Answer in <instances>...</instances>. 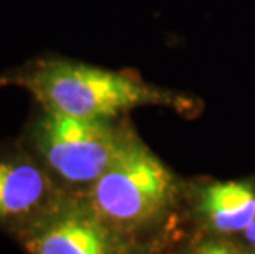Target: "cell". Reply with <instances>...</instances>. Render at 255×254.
Instances as JSON below:
<instances>
[{"label": "cell", "instance_id": "1", "mask_svg": "<svg viewBox=\"0 0 255 254\" xmlns=\"http://www.w3.org/2000/svg\"><path fill=\"white\" fill-rule=\"evenodd\" d=\"M2 88H20L46 109L96 121H117L146 106L180 114H193L201 106L193 96L148 83L133 69H111L55 53L0 71Z\"/></svg>", "mask_w": 255, "mask_h": 254}, {"label": "cell", "instance_id": "2", "mask_svg": "<svg viewBox=\"0 0 255 254\" xmlns=\"http://www.w3.org/2000/svg\"><path fill=\"white\" fill-rule=\"evenodd\" d=\"M132 131L127 117L83 119L33 102L18 139L63 192L86 195L109 169Z\"/></svg>", "mask_w": 255, "mask_h": 254}, {"label": "cell", "instance_id": "3", "mask_svg": "<svg viewBox=\"0 0 255 254\" xmlns=\"http://www.w3.org/2000/svg\"><path fill=\"white\" fill-rule=\"evenodd\" d=\"M175 174L135 132L86 193L96 213L126 238L166 213L176 202Z\"/></svg>", "mask_w": 255, "mask_h": 254}, {"label": "cell", "instance_id": "4", "mask_svg": "<svg viewBox=\"0 0 255 254\" xmlns=\"http://www.w3.org/2000/svg\"><path fill=\"white\" fill-rule=\"evenodd\" d=\"M25 254H128V238L111 228L86 195H64L18 235Z\"/></svg>", "mask_w": 255, "mask_h": 254}, {"label": "cell", "instance_id": "5", "mask_svg": "<svg viewBox=\"0 0 255 254\" xmlns=\"http://www.w3.org/2000/svg\"><path fill=\"white\" fill-rule=\"evenodd\" d=\"M64 193L18 137L0 140V231L15 240Z\"/></svg>", "mask_w": 255, "mask_h": 254}, {"label": "cell", "instance_id": "6", "mask_svg": "<svg viewBox=\"0 0 255 254\" xmlns=\"http://www.w3.org/2000/svg\"><path fill=\"white\" fill-rule=\"evenodd\" d=\"M198 213L221 235L244 233L255 216V182L216 180L199 187Z\"/></svg>", "mask_w": 255, "mask_h": 254}, {"label": "cell", "instance_id": "7", "mask_svg": "<svg viewBox=\"0 0 255 254\" xmlns=\"http://www.w3.org/2000/svg\"><path fill=\"white\" fill-rule=\"evenodd\" d=\"M193 254H249V253L239 250V248L232 245H227V243L211 241L199 246L196 251H193Z\"/></svg>", "mask_w": 255, "mask_h": 254}, {"label": "cell", "instance_id": "8", "mask_svg": "<svg viewBox=\"0 0 255 254\" xmlns=\"http://www.w3.org/2000/svg\"><path fill=\"white\" fill-rule=\"evenodd\" d=\"M244 236H246V241L251 245L252 248H255V216L251 221V225L247 226V230L244 231Z\"/></svg>", "mask_w": 255, "mask_h": 254}]
</instances>
